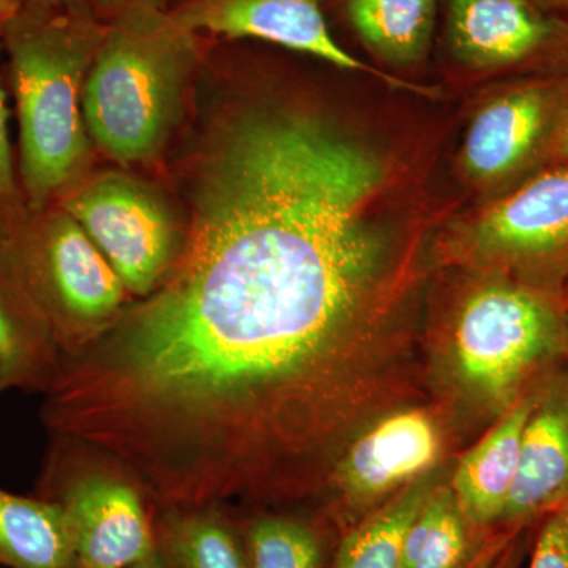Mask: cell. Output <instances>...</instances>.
I'll list each match as a JSON object with an SVG mask.
<instances>
[{"mask_svg": "<svg viewBox=\"0 0 568 568\" xmlns=\"http://www.w3.org/2000/svg\"><path fill=\"white\" fill-rule=\"evenodd\" d=\"M62 353L29 295L0 271V395L43 396L61 372Z\"/></svg>", "mask_w": 568, "mask_h": 568, "instance_id": "cell-15", "label": "cell"}, {"mask_svg": "<svg viewBox=\"0 0 568 568\" xmlns=\"http://www.w3.org/2000/svg\"><path fill=\"white\" fill-rule=\"evenodd\" d=\"M125 568H168L166 564L162 559V556L159 555V551L153 552L149 558L140 560V562L133 564V566H129Z\"/></svg>", "mask_w": 568, "mask_h": 568, "instance_id": "cell-28", "label": "cell"}, {"mask_svg": "<svg viewBox=\"0 0 568 568\" xmlns=\"http://www.w3.org/2000/svg\"><path fill=\"white\" fill-rule=\"evenodd\" d=\"M466 517L452 488L436 485L410 523L399 568H458L467 551Z\"/></svg>", "mask_w": 568, "mask_h": 568, "instance_id": "cell-20", "label": "cell"}, {"mask_svg": "<svg viewBox=\"0 0 568 568\" xmlns=\"http://www.w3.org/2000/svg\"><path fill=\"white\" fill-rule=\"evenodd\" d=\"M106 24L91 7H18L0 40L18 119L17 173L29 211L61 203L95 170L82 110L85 80Z\"/></svg>", "mask_w": 568, "mask_h": 568, "instance_id": "cell-2", "label": "cell"}, {"mask_svg": "<svg viewBox=\"0 0 568 568\" xmlns=\"http://www.w3.org/2000/svg\"><path fill=\"white\" fill-rule=\"evenodd\" d=\"M14 2L20 7H37V9L50 10H73L91 7L89 0H14Z\"/></svg>", "mask_w": 568, "mask_h": 568, "instance_id": "cell-26", "label": "cell"}, {"mask_svg": "<svg viewBox=\"0 0 568 568\" xmlns=\"http://www.w3.org/2000/svg\"><path fill=\"white\" fill-rule=\"evenodd\" d=\"M0 568H84L58 506L0 488Z\"/></svg>", "mask_w": 568, "mask_h": 568, "instance_id": "cell-17", "label": "cell"}, {"mask_svg": "<svg viewBox=\"0 0 568 568\" xmlns=\"http://www.w3.org/2000/svg\"><path fill=\"white\" fill-rule=\"evenodd\" d=\"M567 304H568V301H567Z\"/></svg>", "mask_w": 568, "mask_h": 568, "instance_id": "cell-30", "label": "cell"}, {"mask_svg": "<svg viewBox=\"0 0 568 568\" xmlns=\"http://www.w3.org/2000/svg\"><path fill=\"white\" fill-rule=\"evenodd\" d=\"M564 95L566 85L534 84L488 103L466 136L467 173L480 181H500L521 173L541 153L551 155Z\"/></svg>", "mask_w": 568, "mask_h": 568, "instance_id": "cell-10", "label": "cell"}, {"mask_svg": "<svg viewBox=\"0 0 568 568\" xmlns=\"http://www.w3.org/2000/svg\"><path fill=\"white\" fill-rule=\"evenodd\" d=\"M544 518L529 568H568V499Z\"/></svg>", "mask_w": 568, "mask_h": 568, "instance_id": "cell-23", "label": "cell"}, {"mask_svg": "<svg viewBox=\"0 0 568 568\" xmlns=\"http://www.w3.org/2000/svg\"><path fill=\"white\" fill-rule=\"evenodd\" d=\"M132 298L163 282L181 253L183 215L168 183L138 170H93L62 197Z\"/></svg>", "mask_w": 568, "mask_h": 568, "instance_id": "cell-7", "label": "cell"}, {"mask_svg": "<svg viewBox=\"0 0 568 568\" xmlns=\"http://www.w3.org/2000/svg\"><path fill=\"white\" fill-rule=\"evenodd\" d=\"M33 495L62 511L84 568H125L156 551L151 493L132 467L102 447L48 435Z\"/></svg>", "mask_w": 568, "mask_h": 568, "instance_id": "cell-6", "label": "cell"}, {"mask_svg": "<svg viewBox=\"0 0 568 568\" xmlns=\"http://www.w3.org/2000/svg\"><path fill=\"white\" fill-rule=\"evenodd\" d=\"M536 387L523 395L459 462L452 491L467 521L474 525H491L503 518L517 478L523 429L532 409Z\"/></svg>", "mask_w": 568, "mask_h": 568, "instance_id": "cell-14", "label": "cell"}, {"mask_svg": "<svg viewBox=\"0 0 568 568\" xmlns=\"http://www.w3.org/2000/svg\"><path fill=\"white\" fill-rule=\"evenodd\" d=\"M0 271L39 308L62 357L92 345L133 301L99 246L59 204L29 211L0 242Z\"/></svg>", "mask_w": 568, "mask_h": 568, "instance_id": "cell-4", "label": "cell"}, {"mask_svg": "<svg viewBox=\"0 0 568 568\" xmlns=\"http://www.w3.org/2000/svg\"><path fill=\"white\" fill-rule=\"evenodd\" d=\"M478 254L549 290L568 271V164L534 175L489 209L470 231Z\"/></svg>", "mask_w": 568, "mask_h": 568, "instance_id": "cell-8", "label": "cell"}, {"mask_svg": "<svg viewBox=\"0 0 568 568\" xmlns=\"http://www.w3.org/2000/svg\"><path fill=\"white\" fill-rule=\"evenodd\" d=\"M426 473L343 540L335 568H399L403 540L437 481Z\"/></svg>", "mask_w": 568, "mask_h": 568, "instance_id": "cell-19", "label": "cell"}, {"mask_svg": "<svg viewBox=\"0 0 568 568\" xmlns=\"http://www.w3.org/2000/svg\"><path fill=\"white\" fill-rule=\"evenodd\" d=\"M437 0H349L355 31L377 54L414 62L425 54L435 28Z\"/></svg>", "mask_w": 568, "mask_h": 568, "instance_id": "cell-18", "label": "cell"}, {"mask_svg": "<svg viewBox=\"0 0 568 568\" xmlns=\"http://www.w3.org/2000/svg\"><path fill=\"white\" fill-rule=\"evenodd\" d=\"M93 13L99 17V20L110 22L115 17L130 9H138V7H152V9L168 10L170 0H89Z\"/></svg>", "mask_w": 568, "mask_h": 568, "instance_id": "cell-24", "label": "cell"}, {"mask_svg": "<svg viewBox=\"0 0 568 568\" xmlns=\"http://www.w3.org/2000/svg\"><path fill=\"white\" fill-rule=\"evenodd\" d=\"M568 499V368L556 366L536 387L523 429L517 478L500 521L523 525Z\"/></svg>", "mask_w": 568, "mask_h": 568, "instance_id": "cell-11", "label": "cell"}, {"mask_svg": "<svg viewBox=\"0 0 568 568\" xmlns=\"http://www.w3.org/2000/svg\"><path fill=\"white\" fill-rule=\"evenodd\" d=\"M439 450L433 418L422 410H403L355 440L336 469V480L349 499L369 503L425 476Z\"/></svg>", "mask_w": 568, "mask_h": 568, "instance_id": "cell-12", "label": "cell"}, {"mask_svg": "<svg viewBox=\"0 0 568 568\" xmlns=\"http://www.w3.org/2000/svg\"><path fill=\"white\" fill-rule=\"evenodd\" d=\"M560 36L558 22L529 0H452L450 37L459 58L478 67L532 58Z\"/></svg>", "mask_w": 568, "mask_h": 568, "instance_id": "cell-13", "label": "cell"}, {"mask_svg": "<svg viewBox=\"0 0 568 568\" xmlns=\"http://www.w3.org/2000/svg\"><path fill=\"white\" fill-rule=\"evenodd\" d=\"M160 171L181 253L63 358L59 395L155 495L220 503L327 447L346 347L390 256L387 168L313 104L237 89L212 54Z\"/></svg>", "mask_w": 568, "mask_h": 568, "instance_id": "cell-1", "label": "cell"}, {"mask_svg": "<svg viewBox=\"0 0 568 568\" xmlns=\"http://www.w3.org/2000/svg\"><path fill=\"white\" fill-rule=\"evenodd\" d=\"M18 3L14 0H0V20H6L13 11L18 10Z\"/></svg>", "mask_w": 568, "mask_h": 568, "instance_id": "cell-29", "label": "cell"}, {"mask_svg": "<svg viewBox=\"0 0 568 568\" xmlns=\"http://www.w3.org/2000/svg\"><path fill=\"white\" fill-rule=\"evenodd\" d=\"M207 43L170 10L138 7L106 22L82 97L99 155L126 170L162 168L189 121Z\"/></svg>", "mask_w": 568, "mask_h": 568, "instance_id": "cell-3", "label": "cell"}, {"mask_svg": "<svg viewBox=\"0 0 568 568\" xmlns=\"http://www.w3.org/2000/svg\"><path fill=\"white\" fill-rule=\"evenodd\" d=\"M2 26V20H0ZM2 50V40H0ZM29 207L18 182L17 156L11 149L6 93L0 81V242L28 215Z\"/></svg>", "mask_w": 568, "mask_h": 568, "instance_id": "cell-22", "label": "cell"}, {"mask_svg": "<svg viewBox=\"0 0 568 568\" xmlns=\"http://www.w3.org/2000/svg\"><path fill=\"white\" fill-rule=\"evenodd\" d=\"M237 523L246 568H321L323 544L305 519L261 514Z\"/></svg>", "mask_w": 568, "mask_h": 568, "instance_id": "cell-21", "label": "cell"}, {"mask_svg": "<svg viewBox=\"0 0 568 568\" xmlns=\"http://www.w3.org/2000/svg\"><path fill=\"white\" fill-rule=\"evenodd\" d=\"M551 155L558 160L559 164H568V85H566L562 110H560L558 126H556Z\"/></svg>", "mask_w": 568, "mask_h": 568, "instance_id": "cell-25", "label": "cell"}, {"mask_svg": "<svg viewBox=\"0 0 568 568\" xmlns=\"http://www.w3.org/2000/svg\"><path fill=\"white\" fill-rule=\"evenodd\" d=\"M155 532L168 568H246L237 523L224 504L156 507Z\"/></svg>", "mask_w": 568, "mask_h": 568, "instance_id": "cell-16", "label": "cell"}, {"mask_svg": "<svg viewBox=\"0 0 568 568\" xmlns=\"http://www.w3.org/2000/svg\"><path fill=\"white\" fill-rule=\"evenodd\" d=\"M168 10L183 28L203 39L265 41L336 69L362 71L388 84L414 89L339 47L325 21L323 0H170Z\"/></svg>", "mask_w": 568, "mask_h": 568, "instance_id": "cell-9", "label": "cell"}, {"mask_svg": "<svg viewBox=\"0 0 568 568\" xmlns=\"http://www.w3.org/2000/svg\"><path fill=\"white\" fill-rule=\"evenodd\" d=\"M521 556V545H519V541H515V544L511 545L510 551H507V555L504 556L503 562H500L497 568H519Z\"/></svg>", "mask_w": 568, "mask_h": 568, "instance_id": "cell-27", "label": "cell"}, {"mask_svg": "<svg viewBox=\"0 0 568 568\" xmlns=\"http://www.w3.org/2000/svg\"><path fill=\"white\" fill-rule=\"evenodd\" d=\"M454 353L465 386L506 414L568 358V305L519 280L485 284L462 306Z\"/></svg>", "mask_w": 568, "mask_h": 568, "instance_id": "cell-5", "label": "cell"}]
</instances>
